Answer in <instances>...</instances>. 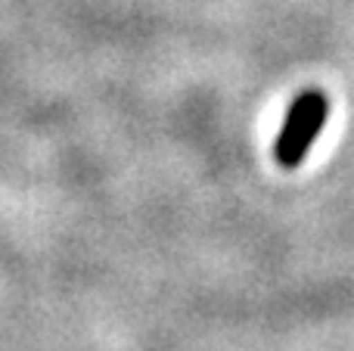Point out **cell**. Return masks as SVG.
I'll list each match as a JSON object with an SVG mask.
<instances>
[{
    "label": "cell",
    "mask_w": 354,
    "mask_h": 351,
    "mask_svg": "<svg viewBox=\"0 0 354 351\" xmlns=\"http://www.w3.org/2000/svg\"><path fill=\"white\" fill-rule=\"evenodd\" d=\"M326 115H330V103L320 91H305L295 97L289 106L286 124H283L280 137H277V162L283 168H299L308 149L314 146L317 134L324 131Z\"/></svg>",
    "instance_id": "6da1fadb"
}]
</instances>
